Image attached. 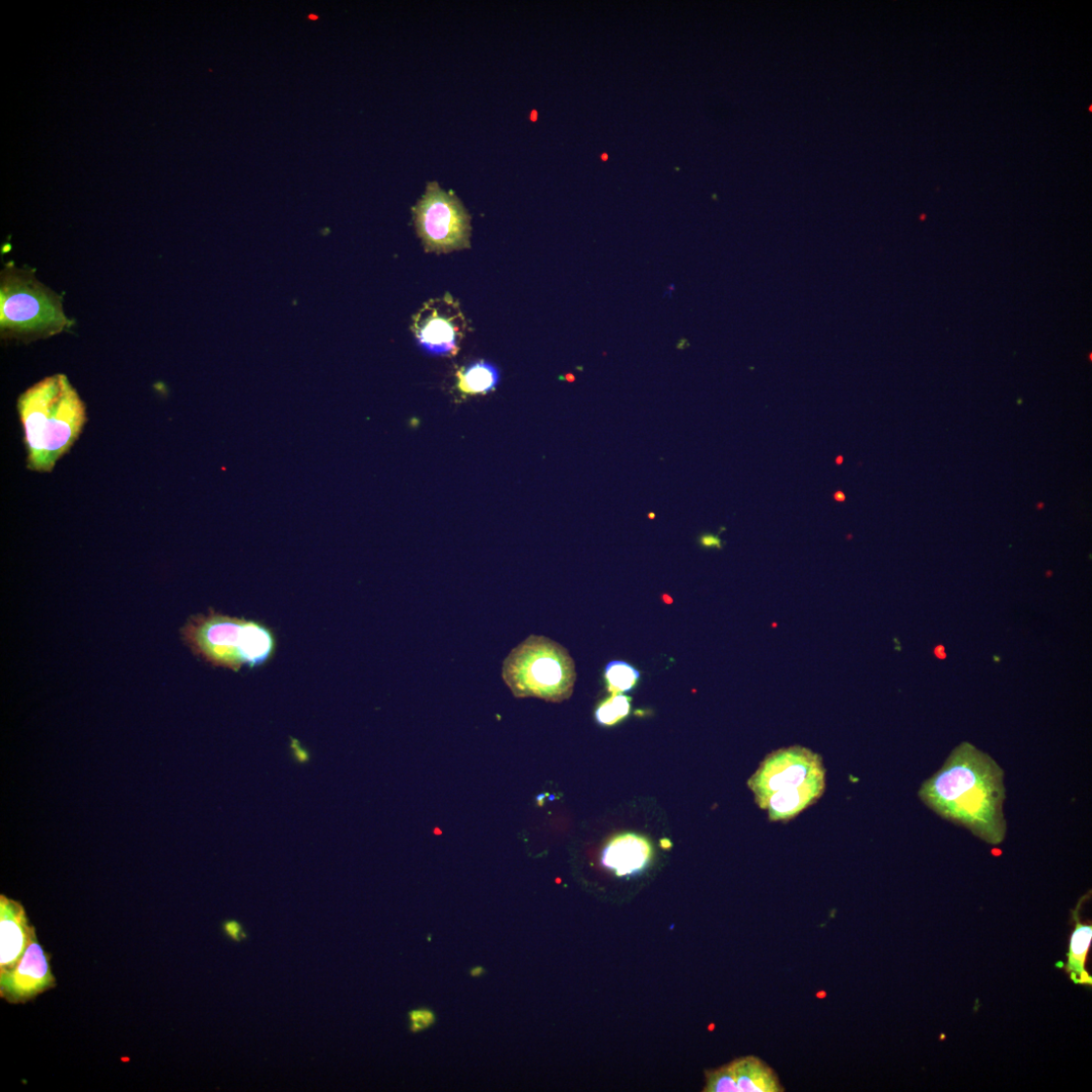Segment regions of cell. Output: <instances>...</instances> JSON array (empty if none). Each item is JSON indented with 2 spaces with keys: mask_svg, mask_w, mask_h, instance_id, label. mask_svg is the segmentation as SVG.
<instances>
[{
  "mask_svg": "<svg viewBox=\"0 0 1092 1092\" xmlns=\"http://www.w3.org/2000/svg\"><path fill=\"white\" fill-rule=\"evenodd\" d=\"M0 332L3 339L48 338L69 328L61 298L29 270L11 266L0 278Z\"/></svg>",
  "mask_w": 1092,
  "mask_h": 1092,
  "instance_id": "5",
  "label": "cell"
},
{
  "mask_svg": "<svg viewBox=\"0 0 1092 1092\" xmlns=\"http://www.w3.org/2000/svg\"><path fill=\"white\" fill-rule=\"evenodd\" d=\"M500 380L494 364L476 361L458 373V388L466 395H484L493 391Z\"/></svg>",
  "mask_w": 1092,
  "mask_h": 1092,
  "instance_id": "14",
  "label": "cell"
},
{
  "mask_svg": "<svg viewBox=\"0 0 1092 1092\" xmlns=\"http://www.w3.org/2000/svg\"><path fill=\"white\" fill-rule=\"evenodd\" d=\"M410 1030L412 1033H420L431 1028L436 1022L433 1011L426 1007L413 1009L409 1014Z\"/></svg>",
  "mask_w": 1092,
  "mask_h": 1092,
  "instance_id": "18",
  "label": "cell"
},
{
  "mask_svg": "<svg viewBox=\"0 0 1092 1092\" xmlns=\"http://www.w3.org/2000/svg\"><path fill=\"white\" fill-rule=\"evenodd\" d=\"M1086 897L1079 902L1073 911L1075 928L1071 936L1066 971L1075 984L1091 985L1092 979L1085 970V962L1092 940V926L1082 923L1079 918V909Z\"/></svg>",
  "mask_w": 1092,
  "mask_h": 1092,
  "instance_id": "13",
  "label": "cell"
},
{
  "mask_svg": "<svg viewBox=\"0 0 1092 1092\" xmlns=\"http://www.w3.org/2000/svg\"><path fill=\"white\" fill-rule=\"evenodd\" d=\"M631 710V698L623 694H613L602 702L595 712L597 722L602 726H614L624 720Z\"/></svg>",
  "mask_w": 1092,
  "mask_h": 1092,
  "instance_id": "16",
  "label": "cell"
},
{
  "mask_svg": "<svg viewBox=\"0 0 1092 1092\" xmlns=\"http://www.w3.org/2000/svg\"><path fill=\"white\" fill-rule=\"evenodd\" d=\"M466 328L461 306L451 295L426 303L412 328L419 345L436 355L457 354Z\"/></svg>",
  "mask_w": 1092,
  "mask_h": 1092,
  "instance_id": "8",
  "label": "cell"
},
{
  "mask_svg": "<svg viewBox=\"0 0 1092 1092\" xmlns=\"http://www.w3.org/2000/svg\"><path fill=\"white\" fill-rule=\"evenodd\" d=\"M291 748L293 750V757L297 764H305L311 761V755L307 749L301 747L300 742L296 739H292Z\"/></svg>",
  "mask_w": 1092,
  "mask_h": 1092,
  "instance_id": "19",
  "label": "cell"
},
{
  "mask_svg": "<svg viewBox=\"0 0 1092 1092\" xmlns=\"http://www.w3.org/2000/svg\"><path fill=\"white\" fill-rule=\"evenodd\" d=\"M413 211L427 252L449 254L470 248L471 217L455 193L429 182Z\"/></svg>",
  "mask_w": 1092,
  "mask_h": 1092,
  "instance_id": "7",
  "label": "cell"
},
{
  "mask_svg": "<svg viewBox=\"0 0 1092 1092\" xmlns=\"http://www.w3.org/2000/svg\"><path fill=\"white\" fill-rule=\"evenodd\" d=\"M748 786L772 823H787L817 803L827 787L822 757L801 746L768 754Z\"/></svg>",
  "mask_w": 1092,
  "mask_h": 1092,
  "instance_id": "3",
  "label": "cell"
},
{
  "mask_svg": "<svg viewBox=\"0 0 1092 1092\" xmlns=\"http://www.w3.org/2000/svg\"><path fill=\"white\" fill-rule=\"evenodd\" d=\"M485 974V970L481 966H475L471 969L470 975L472 978L478 979Z\"/></svg>",
  "mask_w": 1092,
  "mask_h": 1092,
  "instance_id": "22",
  "label": "cell"
},
{
  "mask_svg": "<svg viewBox=\"0 0 1092 1092\" xmlns=\"http://www.w3.org/2000/svg\"><path fill=\"white\" fill-rule=\"evenodd\" d=\"M842 461H843V458H842V457H838V458L837 459V462H836V463H837V465H840V464L842 463Z\"/></svg>",
  "mask_w": 1092,
  "mask_h": 1092,
  "instance_id": "24",
  "label": "cell"
},
{
  "mask_svg": "<svg viewBox=\"0 0 1092 1092\" xmlns=\"http://www.w3.org/2000/svg\"><path fill=\"white\" fill-rule=\"evenodd\" d=\"M705 1092H738L730 1064L707 1071Z\"/></svg>",
  "mask_w": 1092,
  "mask_h": 1092,
  "instance_id": "17",
  "label": "cell"
},
{
  "mask_svg": "<svg viewBox=\"0 0 1092 1092\" xmlns=\"http://www.w3.org/2000/svg\"><path fill=\"white\" fill-rule=\"evenodd\" d=\"M502 677L516 698L560 703L573 695L577 674L573 658L562 645L532 635L506 658Z\"/></svg>",
  "mask_w": 1092,
  "mask_h": 1092,
  "instance_id": "6",
  "label": "cell"
},
{
  "mask_svg": "<svg viewBox=\"0 0 1092 1092\" xmlns=\"http://www.w3.org/2000/svg\"><path fill=\"white\" fill-rule=\"evenodd\" d=\"M699 544L704 548H722V541L718 536L712 534H703L699 538Z\"/></svg>",
  "mask_w": 1092,
  "mask_h": 1092,
  "instance_id": "21",
  "label": "cell"
},
{
  "mask_svg": "<svg viewBox=\"0 0 1092 1092\" xmlns=\"http://www.w3.org/2000/svg\"><path fill=\"white\" fill-rule=\"evenodd\" d=\"M604 679L610 693L623 694L634 690L640 680V672L626 662L613 661L605 667Z\"/></svg>",
  "mask_w": 1092,
  "mask_h": 1092,
  "instance_id": "15",
  "label": "cell"
},
{
  "mask_svg": "<svg viewBox=\"0 0 1092 1092\" xmlns=\"http://www.w3.org/2000/svg\"><path fill=\"white\" fill-rule=\"evenodd\" d=\"M25 432L28 469L51 473L73 447L87 423L83 400L64 375L46 378L18 400Z\"/></svg>",
  "mask_w": 1092,
  "mask_h": 1092,
  "instance_id": "2",
  "label": "cell"
},
{
  "mask_svg": "<svg viewBox=\"0 0 1092 1092\" xmlns=\"http://www.w3.org/2000/svg\"><path fill=\"white\" fill-rule=\"evenodd\" d=\"M35 935L23 906L0 897V976L18 965Z\"/></svg>",
  "mask_w": 1092,
  "mask_h": 1092,
  "instance_id": "10",
  "label": "cell"
},
{
  "mask_svg": "<svg viewBox=\"0 0 1092 1092\" xmlns=\"http://www.w3.org/2000/svg\"><path fill=\"white\" fill-rule=\"evenodd\" d=\"M182 638L191 653L209 665L238 672L267 663L275 652L273 632L264 624L211 610L189 618Z\"/></svg>",
  "mask_w": 1092,
  "mask_h": 1092,
  "instance_id": "4",
  "label": "cell"
},
{
  "mask_svg": "<svg viewBox=\"0 0 1092 1092\" xmlns=\"http://www.w3.org/2000/svg\"><path fill=\"white\" fill-rule=\"evenodd\" d=\"M226 933L235 941L240 942L245 939L247 935L243 933L242 926L236 921H229L225 924Z\"/></svg>",
  "mask_w": 1092,
  "mask_h": 1092,
  "instance_id": "20",
  "label": "cell"
},
{
  "mask_svg": "<svg viewBox=\"0 0 1092 1092\" xmlns=\"http://www.w3.org/2000/svg\"><path fill=\"white\" fill-rule=\"evenodd\" d=\"M918 796L938 816L985 842L998 845L1004 840V773L975 746L964 743L956 748L940 770L923 782Z\"/></svg>",
  "mask_w": 1092,
  "mask_h": 1092,
  "instance_id": "1",
  "label": "cell"
},
{
  "mask_svg": "<svg viewBox=\"0 0 1092 1092\" xmlns=\"http://www.w3.org/2000/svg\"><path fill=\"white\" fill-rule=\"evenodd\" d=\"M653 856V848L646 838L625 834L613 838L602 854V864L618 876L633 875L641 871Z\"/></svg>",
  "mask_w": 1092,
  "mask_h": 1092,
  "instance_id": "11",
  "label": "cell"
},
{
  "mask_svg": "<svg viewBox=\"0 0 1092 1092\" xmlns=\"http://www.w3.org/2000/svg\"><path fill=\"white\" fill-rule=\"evenodd\" d=\"M834 500H835L836 502H839V503H842V502H844V501H845V495H844V493H843V492H841V491H837V492H835V493H834Z\"/></svg>",
  "mask_w": 1092,
  "mask_h": 1092,
  "instance_id": "23",
  "label": "cell"
},
{
  "mask_svg": "<svg viewBox=\"0 0 1092 1092\" xmlns=\"http://www.w3.org/2000/svg\"><path fill=\"white\" fill-rule=\"evenodd\" d=\"M607 157H609V156H607V155H605V154H604V155L602 156V159H603V160H606V159H607Z\"/></svg>",
  "mask_w": 1092,
  "mask_h": 1092,
  "instance_id": "26",
  "label": "cell"
},
{
  "mask_svg": "<svg viewBox=\"0 0 1092 1092\" xmlns=\"http://www.w3.org/2000/svg\"><path fill=\"white\" fill-rule=\"evenodd\" d=\"M56 985L49 957L34 936L18 965L0 976V995L11 1003L32 1000Z\"/></svg>",
  "mask_w": 1092,
  "mask_h": 1092,
  "instance_id": "9",
  "label": "cell"
},
{
  "mask_svg": "<svg viewBox=\"0 0 1092 1092\" xmlns=\"http://www.w3.org/2000/svg\"><path fill=\"white\" fill-rule=\"evenodd\" d=\"M738 1092H782L774 1070L760 1058L747 1056L730 1063Z\"/></svg>",
  "mask_w": 1092,
  "mask_h": 1092,
  "instance_id": "12",
  "label": "cell"
},
{
  "mask_svg": "<svg viewBox=\"0 0 1092 1092\" xmlns=\"http://www.w3.org/2000/svg\"><path fill=\"white\" fill-rule=\"evenodd\" d=\"M649 516H650L651 519L655 518V514H653V513H651Z\"/></svg>",
  "mask_w": 1092,
  "mask_h": 1092,
  "instance_id": "25",
  "label": "cell"
}]
</instances>
